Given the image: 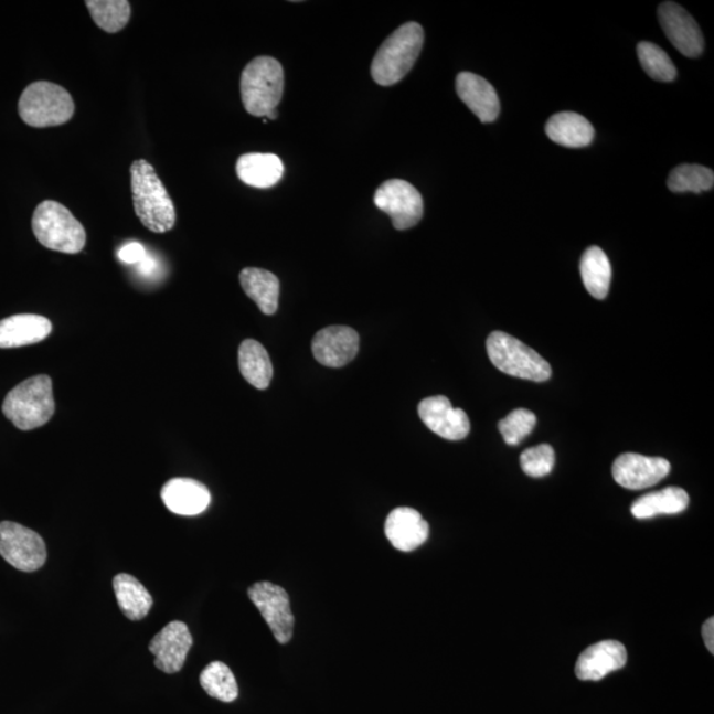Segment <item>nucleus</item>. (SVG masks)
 Wrapping results in <instances>:
<instances>
[{
    "instance_id": "obj_16",
    "label": "nucleus",
    "mask_w": 714,
    "mask_h": 714,
    "mask_svg": "<svg viewBox=\"0 0 714 714\" xmlns=\"http://www.w3.org/2000/svg\"><path fill=\"white\" fill-rule=\"evenodd\" d=\"M626 663V647L617 640H604L580 653L576 675L584 682H599L609 673L624 669Z\"/></svg>"
},
{
    "instance_id": "obj_25",
    "label": "nucleus",
    "mask_w": 714,
    "mask_h": 714,
    "mask_svg": "<svg viewBox=\"0 0 714 714\" xmlns=\"http://www.w3.org/2000/svg\"><path fill=\"white\" fill-rule=\"evenodd\" d=\"M239 284L265 316H273L278 310L279 279L273 273L257 268H245L239 273Z\"/></svg>"
},
{
    "instance_id": "obj_32",
    "label": "nucleus",
    "mask_w": 714,
    "mask_h": 714,
    "mask_svg": "<svg viewBox=\"0 0 714 714\" xmlns=\"http://www.w3.org/2000/svg\"><path fill=\"white\" fill-rule=\"evenodd\" d=\"M536 423L535 413L520 408L511 412L509 416L499 423V430L502 433L507 445L516 446L530 436L535 429Z\"/></svg>"
},
{
    "instance_id": "obj_20",
    "label": "nucleus",
    "mask_w": 714,
    "mask_h": 714,
    "mask_svg": "<svg viewBox=\"0 0 714 714\" xmlns=\"http://www.w3.org/2000/svg\"><path fill=\"white\" fill-rule=\"evenodd\" d=\"M52 332L49 318L35 313H19L0 320V349H18L43 342Z\"/></svg>"
},
{
    "instance_id": "obj_7",
    "label": "nucleus",
    "mask_w": 714,
    "mask_h": 714,
    "mask_svg": "<svg viewBox=\"0 0 714 714\" xmlns=\"http://www.w3.org/2000/svg\"><path fill=\"white\" fill-rule=\"evenodd\" d=\"M491 363L507 375L543 383L552 376L551 364L531 347L502 331H493L487 339Z\"/></svg>"
},
{
    "instance_id": "obj_21",
    "label": "nucleus",
    "mask_w": 714,
    "mask_h": 714,
    "mask_svg": "<svg viewBox=\"0 0 714 714\" xmlns=\"http://www.w3.org/2000/svg\"><path fill=\"white\" fill-rule=\"evenodd\" d=\"M236 172L245 184L255 189H270L283 179L285 166L275 153L249 152L238 158Z\"/></svg>"
},
{
    "instance_id": "obj_18",
    "label": "nucleus",
    "mask_w": 714,
    "mask_h": 714,
    "mask_svg": "<svg viewBox=\"0 0 714 714\" xmlns=\"http://www.w3.org/2000/svg\"><path fill=\"white\" fill-rule=\"evenodd\" d=\"M457 93L480 122L491 124L500 115V102L493 86L476 73L462 72L457 76Z\"/></svg>"
},
{
    "instance_id": "obj_34",
    "label": "nucleus",
    "mask_w": 714,
    "mask_h": 714,
    "mask_svg": "<svg viewBox=\"0 0 714 714\" xmlns=\"http://www.w3.org/2000/svg\"><path fill=\"white\" fill-rule=\"evenodd\" d=\"M145 257V248L141 244L138 243H130L128 245H125L121 252H119V258H121L126 264L141 263Z\"/></svg>"
},
{
    "instance_id": "obj_2",
    "label": "nucleus",
    "mask_w": 714,
    "mask_h": 714,
    "mask_svg": "<svg viewBox=\"0 0 714 714\" xmlns=\"http://www.w3.org/2000/svg\"><path fill=\"white\" fill-rule=\"evenodd\" d=\"M425 33L415 22L403 24L386 38L371 65V75L382 86L395 85L408 75L423 51Z\"/></svg>"
},
{
    "instance_id": "obj_13",
    "label": "nucleus",
    "mask_w": 714,
    "mask_h": 714,
    "mask_svg": "<svg viewBox=\"0 0 714 714\" xmlns=\"http://www.w3.org/2000/svg\"><path fill=\"white\" fill-rule=\"evenodd\" d=\"M193 639L189 629L180 620H173L151 639L149 650L156 656V667L164 673H177L183 669Z\"/></svg>"
},
{
    "instance_id": "obj_5",
    "label": "nucleus",
    "mask_w": 714,
    "mask_h": 714,
    "mask_svg": "<svg viewBox=\"0 0 714 714\" xmlns=\"http://www.w3.org/2000/svg\"><path fill=\"white\" fill-rule=\"evenodd\" d=\"M32 231L46 249L66 255H77L86 244L83 224L66 206L53 200H45L36 206L32 216Z\"/></svg>"
},
{
    "instance_id": "obj_31",
    "label": "nucleus",
    "mask_w": 714,
    "mask_h": 714,
    "mask_svg": "<svg viewBox=\"0 0 714 714\" xmlns=\"http://www.w3.org/2000/svg\"><path fill=\"white\" fill-rule=\"evenodd\" d=\"M639 62L644 72L657 82L671 83L678 76L675 64L657 44L642 42L638 45Z\"/></svg>"
},
{
    "instance_id": "obj_4",
    "label": "nucleus",
    "mask_w": 714,
    "mask_h": 714,
    "mask_svg": "<svg viewBox=\"0 0 714 714\" xmlns=\"http://www.w3.org/2000/svg\"><path fill=\"white\" fill-rule=\"evenodd\" d=\"M285 88L281 63L269 56H259L245 66L239 82L244 108L251 116L266 118L277 110Z\"/></svg>"
},
{
    "instance_id": "obj_27",
    "label": "nucleus",
    "mask_w": 714,
    "mask_h": 714,
    "mask_svg": "<svg viewBox=\"0 0 714 714\" xmlns=\"http://www.w3.org/2000/svg\"><path fill=\"white\" fill-rule=\"evenodd\" d=\"M586 290L596 299H605L610 290L611 265L606 253L598 246L586 249L579 264Z\"/></svg>"
},
{
    "instance_id": "obj_35",
    "label": "nucleus",
    "mask_w": 714,
    "mask_h": 714,
    "mask_svg": "<svg viewBox=\"0 0 714 714\" xmlns=\"http://www.w3.org/2000/svg\"><path fill=\"white\" fill-rule=\"evenodd\" d=\"M703 638L706 649L714 653V618H710L703 626Z\"/></svg>"
},
{
    "instance_id": "obj_29",
    "label": "nucleus",
    "mask_w": 714,
    "mask_h": 714,
    "mask_svg": "<svg viewBox=\"0 0 714 714\" xmlns=\"http://www.w3.org/2000/svg\"><path fill=\"white\" fill-rule=\"evenodd\" d=\"M200 684L213 699L232 703L238 697V685L230 667L222 662H212L200 675Z\"/></svg>"
},
{
    "instance_id": "obj_28",
    "label": "nucleus",
    "mask_w": 714,
    "mask_h": 714,
    "mask_svg": "<svg viewBox=\"0 0 714 714\" xmlns=\"http://www.w3.org/2000/svg\"><path fill=\"white\" fill-rule=\"evenodd\" d=\"M85 6L99 29L108 33L122 31L131 17L128 0H86Z\"/></svg>"
},
{
    "instance_id": "obj_15",
    "label": "nucleus",
    "mask_w": 714,
    "mask_h": 714,
    "mask_svg": "<svg viewBox=\"0 0 714 714\" xmlns=\"http://www.w3.org/2000/svg\"><path fill=\"white\" fill-rule=\"evenodd\" d=\"M418 415L428 428L437 436L449 440H460L469 436L470 419L466 412L454 408L450 399L434 396L423 399L418 405Z\"/></svg>"
},
{
    "instance_id": "obj_11",
    "label": "nucleus",
    "mask_w": 714,
    "mask_h": 714,
    "mask_svg": "<svg viewBox=\"0 0 714 714\" xmlns=\"http://www.w3.org/2000/svg\"><path fill=\"white\" fill-rule=\"evenodd\" d=\"M669 460L626 452L612 465V478L627 490H644L669 476Z\"/></svg>"
},
{
    "instance_id": "obj_8",
    "label": "nucleus",
    "mask_w": 714,
    "mask_h": 714,
    "mask_svg": "<svg viewBox=\"0 0 714 714\" xmlns=\"http://www.w3.org/2000/svg\"><path fill=\"white\" fill-rule=\"evenodd\" d=\"M375 204L392 219L397 231L416 226L424 216V200L416 187L402 179L386 180L375 193Z\"/></svg>"
},
{
    "instance_id": "obj_9",
    "label": "nucleus",
    "mask_w": 714,
    "mask_h": 714,
    "mask_svg": "<svg viewBox=\"0 0 714 714\" xmlns=\"http://www.w3.org/2000/svg\"><path fill=\"white\" fill-rule=\"evenodd\" d=\"M0 556L13 568L35 572L46 562V546L42 536L24 525L0 523Z\"/></svg>"
},
{
    "instance_id": "obj_12",
    "label": "nucleus",
    "mask_w": 714,
    "mask_h": 714,
    "mask_svg": "<svg viewBox=\"0 0 714 714\" xmlns=\"http://www.w3.org/2000/svg\"><path fill=\"white\" fill-rule=\"evenodd\" d=\"M660 25L670 42L686 57H699L704 51V36L699 24L682 6L664 2L659 6Z\"/></svg>"
},
{
    "instance_id": "obj_22",
    "label": "nucleus",
    "mask_w": 714,
    "mask_h": 714,
    "mask_svg": "<svg viewBox=\"0 0 714 714\" xmlns=\"http://www.w3.org/2000/svg\"><path fill=\"white\" fill-rule=\"evenodd\" d=\"M545 131L551 141L569 149L589 146L594 139L592 124L573 111H563L553 116L546 124Z\"/></svg>"
},
{
    "instance_id": "obj_14",
    "label": "nucleus",
    "mask_w": 714,
    "mask_h": 714,
    "mask_svg": "<svg viewBox=\"0 0 714 714\" xmlns=\"http://www.w3.org/2000/svg\"><path fill=\"white\" fill-rule=\"evenodd\" d=\"M359 342V333L351 327H326L312 339L313 358L330 369H340L356 358Z\"/></svg>"
},
{
    "instance_id": "obj_19",
    "label": "nucleus",
    "mask_w": 714,
    "mask_h": 714,
    "mask_svg": "<svg viewBox=\"0 0 714 714\" xmlns=\"http://www.w3.org/2000/svg\"><path fill=\"white\" fill-rule=\"evenodd\" d=\"M163 503L171 512L182 516H196L211 503V492L203 483L190 478L169 480L160 492Z\"/></svg>"
},
{
    "instance_id": "obj_1",
    "label": "nucleus",
    "mask_w": 714,
    "mask_h": 714,
    "mask_svg": "<svg viewBox=\"0 0 714 714\" xmlns=\"http://www.w3.org/2000/svg\"><path fill=\"white\" fill-rule=\"evenodd\" d=\"M132 204L139 222L153 233L169 232L177 224L175 204L153 166L145 159L130 166Z\"/></svg>"
},
{
    "instance_id": "obj_24",
    "label": "nucleus",
    "mask_w": 714,
    "mask_h": 714,
    "mask_svg": "<svg viewBox=\"0 0 714 714\" xmlns=\"http://www.w3.org/2000/svg\"><path fill=\"white\" fill-rule=\"evenodd\" d=\"M239 372L251 385L259 391L269 388L275 370L268 351L262 343L246 339L238 350Z\"/></svg>"
},
{
    "instance_id": "obj_30",
    "label": "nucleus",
    "mask_w": 714,
    "mask_h": 714,
    "mask_svg": "<svg viewBox=\"0 0 714 714\" xmlns=\"http://www.w3.org/2000/svg\"><path fill=\"white\" fill-rule=\"evenodd\" d=\"M667 185L672 192L678 193L712 191L714 172L699 164H682L670 173Z\"/></svg>"
},
{
    "instance_id": "obj_33",
    "label": "nucleus",
    "mask_w": 714,
    "mask_h": 714,
    "mask_svg": "<svg viewBox=\"0 0 714 714\" xmlns=\"http://www.w3.org/2000/svg\"><path fill=\"white\" fill-rule=\"evenodd\" d=\"M555 450L551 445H539L525 450L520 457V465L526 476L532 478H543L552 472L555 467Z\"/></svg>"
},
{
    "instance_id": "obj_10",
    "label": "nucleus",
    "mask_w": 714,
    "mask_h": 714,
    "mask_svg": "<svg viewBox=\"0 0 714 714\" xmlns=\"http://www.w3.org/2000/svg\"><path fill=\"white\" fill-rule=\"evenodd\" d=\"M248 596L262 612L277 642L289 643L296 618L291 611L289 594L284 587L262 580L249 587Z\"/></svg>"
},
{
    "instance_id": "obj_3",
    "label": "nucleus",
    "mask_w": 714,
    "mask_h": 714,
    "mask_svg": "<svg viewBox=\"0 0 714 714\" xmlns=\"http://www.w3.org/2000/svg\"><path fill=\"white\" fill-rule=\"evenodd\" d=\"M52 380L46 375L33 376L7 393L3 415L19 430L42 428L55 415Z\"/></svg>"
},
{
    "instance_id": "obj_17",
    "label": "nucleus",
    "mask_w": 714,
    "mask_h": 714,
    "mask_svg": "<svg viewBox=\"0 0 714 714\" xmlns=\"http://www.w3.org/2000/svg\"><path fill=\"white\" fill-rule=\"evenodd\" d=\"M429 524L422 513L409 507L393 510L385 522V535L396 550L412 552L429 537Z\"/></svg>"
},
{
    "instance_id": "obj_6",
    "label": "nucleus",
    "mask_w": 714,
    "mask_h": 714,
    "mask_svg": "<svg viewBox=\"0 0 714 714\" xmlns=\"http://www.w3.org/2000/svg\"><path fill=\"white\" fill-rule=\"evenodd\" d=\"M18 109L24 124L44 129L70 122L75 115V103L63 86L38 82L26 86Z\"/></svg>"
},
{
    "instance_id": "obj_23",
    "label": "nucleus",
    "mask_w": 714,
    "mask_h": 714,
    "mask_svg": "<svg viewBox=\"0 0 714 714\" xmlns=\"http://www.w3.org/2000/svg\"><path fill=\"white\" fill-rule=\"evenodd\" d=\"M690 497L680 487H667L662 491L647 493L631 505V513L637 519H651L659 515H678L686 510Z\"/></svg>"
},
{
    "instance_id": "obj_26",
    "label": "nucleus",
    "mask_w": 714,
    "mask_h": 714,
    "mask_svg": "<svg viewBox=\"0 0 714 714\" xmlns=\"http://www.w3.org/2000/svg\"><path fill=\"white\" fill-rule=\"evenodd\" d=\"M119 609L130 620H141L150 612L153 605L151 594L130 574H117L113 579Z\"/></svg>"
}]
</instances>
